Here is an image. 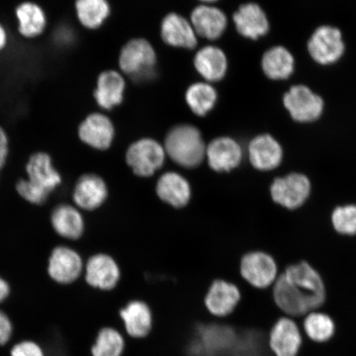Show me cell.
I'll use <instances>...</instances> for the list:
<instances>
[{
  "label": "cell",
  "mask_w": 356,
  "mask_h": 356,
  "mask_svg": "<svg viewBox=\"0 0 356 356\" xmlns=\"http://www.w3.org/2000/svg\"><path fill=\"white\" fill-rule=\"evenodd\" d=\"M16 16L19 22V30L26 38L38 37L47 26V19L42 8L37 3L24 2L16 8Z\"/></svg>",
  "instance_id": "cell-30"
},
{
  "label": "cell",
  "mask_w": 356,
  "mask_h": 356,
  "mask_svg": "<svg viewBox=\"0 0 356 356\" xmlns=\"http://www.w3.org/2000/svg\"><path fill=\"white\" fill-rule=\"evenodd\" d=\"M241 300V293L235 284L216 280L207 293L204 304L216 317H226L232 314Z\"/></svg>",
  "instance_id": "cell-15"
},
{
  "label": "cell",
  "mask_w": 356,
  "mask_h": 356,
  "mask_svg": "<svg viewBox=\"0 0 356 356\" xmlns=\"http://www.w3.org/2000/svg\"><path fill=\"white\" fill-rule=\"evenodd\" d=\"M249 160L257 170L268 172L282 163L284 152L279 142L270 135L254 138L248 146Z\"/></svg>",
  "instance_id": "cell-12"
},
{
  "label": "cell",
  "mask_w": 356,
  "mask_h": 356,
  "mask_svg": "<svg viewBox=\"0 0 356 356\" xmlns=\"http://www.w3.org/2000/svg\"><path fill=\"white\" fill-rule=\"evenodd\" d=\"M53 228L62 237L77 239L83 232V220L80 213L68 204L57 207L51 216Z\"/></svg>",
  "instance_id": "cell-28"
},
{
  "label": "cell",
  "mask_w": 356,
  "mask_h": 356,
  "mask_svg": "<svg viewBox=\"0 0 356 356\" xmlns=\"http://www.w3.org/2000/svg\"><path fill=\"white\" fill-rule=\"evenodd\" d=\"M161 34L164 42L172 47L193 49L197 44L193 26L176 13L164 17Z\"/></svg>",
  "instance_id": "cell-21"
},
{
  "label": "cell",
  "mask_w": 356,
  "mask_h": 356,
  "mask_svg": "<svg viewBox=\"0 0 356 356\" xmlns=\"http://www.w3.org/2000/svg\"><path fill=\"white\" fill-rule=\"evenodd\" d=\"M155 62L154 48L144 39L129 42L123 47L119 60L123 72L138 80L152 76Z\"/></svg>",
  "instance_id": "cell-5"
},
{
  "label": "cell",
  "mask_w": 356,
  "mask_h": 356,
  "mask_svg": "<svg viewBox=\"0 0 356 356\" xmlns=\"http://www.w3.org/2000/svg\"><path fill=\"white\" fill-rule=\"evenodd\" d=\"M270 191L275 204L289 211H295L304 206L310 197L312 184L304 173L291 172L275 178Z\"/></svg>",
  "instance_id": "cell-4"
},
{
  "label": "cell",
  "mask_w": 356,
  "mask_h": 356,
  "mask_svg": "<svg viewBox=\"0 0 356 356\" xmlns=\"http://www.w3.org/2000/svg\"><path fill=\"white\" fill-rule=\"evenodd\" d=\"M29 180L17 182V191L28 202L42 204L61 182V177L53 168L50 156L38 152L30 158L26 164Z\"/></svg>",
  "instance_id": "cell-1"
},
{
  "label": "cell",
  "mask_w": 356,
  "mask_h": 356,
  "mask_svg": "<svg viewBox=\"0 0 356 356\" xmlns=\"http://www.w3.org/2000/svg\"><path fill=\"white\" fill-rule=\"evenodd\" d=\"M126 342L122 333L111 327H104L97 333L91 346L92 356H122Z\"/></svg>",
  "instance_id": "cell-31"
},
{
  "label": "cell",
  "mask_w": 356,
  "mask_h": 356,
  "mask_svg": "<svg viewBox=\"0 0 356 356\" xmlns=\"http://www.w3.org/2000/svg\"><path fill=\"white\" fill-rule=\"evenodd\" d=\"M200 1H202L204 3H213V2L218 1V0H200Z\"/></svg>",
  "instance_id": "cell-40"
},
{
  "label": "cell",
  "mask_w": 356,
  "mask_h": 356,
  "mask_svg": "<svg viewBox=\"0 0 356 356\" xmlns=\"http://www.w3.org/2000/svg\"><path fill=\"white\" fill-rule=\"evenodd\" d=\"M209 165L216 172H229L241 162V147L228 137L218 138L211 142L207 148Z\"/></svg>",
  "instance_id": "cell-17"
},
{
  "label": "cell",
  "mask_w": 356,
  "mask_h": 356,
  "mask_svg": "<svg viewBox=\"0 0 356 356\" xmlns=\"http://www.w3.org/2000/svg\"><path fill=\"white\" fill-rule=\"evenodd\" d=\"M194 64L200 74L209 81H219L227 70L225 53L216 47H207L195 55Z\"/></svg>",
  "instance_id": "cell-27"
},
{
  "label": "cell",
  "mask_w": 356,
  "mask_h": 356,
  "mask_svg": "<svg viewBox=\"0 0 356 356\" xmlns=\"http://www.w3.org/2000/svg\"><path fill=\"white\" fill-rule=\"evenodd\" d=\"M186 100L195 114L204 115L215 106L217 93L215 88L209 84L197 83L193 84L186 91Z\"/></svg>",
  "instance_id": "cell-33"
},
{
  "label": "cell",
  "mask_w": 356,
  "mask_h": 356,
  "mask_svg": "<svg viewBox=\"0 0 356 356\" xmlns=\"http://www.w3.org/2000/svg\"><path fill=\"white\" fill-rule=\"evenodd\" d=\"M234 21L238 32L245 38L257 40L269 31V22L266 13L255 3L240 6L234 13Z\"/></svg>",
  "instance_id": "cell-20"
},
{
  "label": "cell",
  "mask_w": 356,
  "mask_h": 356,
  "mask_svg": "<svg viewBox=\"0 0 356 356\" xmlns=\"http://www.w3.org/2000/svg\"><path fill=\"white\" fill-rule=\"evenodd\" d=\"M195 32L209 40L219 38L224 33L227 17L224 13L215 7L200 6L191 13Z\"/></svg>",
  "instance_id": "cell-23"
},
{
  "label": "cell",
  "mask_w": 356,
  "mask_h": 356,
  "mask_svg": "<svg viewBox=\"0 0 356 356\" xmlns=\"http://www.w3.org/2000/svg\"><path fill=\"white\" fill-rule=\"evenodd\" d=\"M119 279V267L111 257L99 254L89 259L86 273L89 286L102 291H111L117 286Z\"/></svg>",
  "instance_id": "cell-19"
},
{
  "label": "cell",
  "mask_w": 356,
  "mask_h": 356,
  "mask_svg": "<svg viewBox=\"0 0 356 356\" xmlns=\"http://www.w3.org/2000/svg\"><path fill=\"white\" fill-rule=\"evenodd\" d=\"M156 191L164 202L176 208L186 206L191 198L188 181L176 172H167L160 177Z\"/></svg>",
  "instance_id": "cell-25"
},
{
  "label": "cell",
  "mask_w": 356,
  "mask_h": 356,
  "mask_svg": "<svg viewBox=\"0 0 356 356\" xmlns=\"http://www.w3.org/2000/svg\"><path fill=\"white\" fill-rule=\"evenodd\" d=\"M241 274L252 286L264 289L273 286L277 280L278 267L268 253L252 252L243 257Z\"/></svg>",
  "instance_id": "cell-10"
},
{
  "label": "cell",
  "mask_w": 356,
  "mask_h": 356,
  "mask_svg": "<svg viewBox=\"0 0 356 356\" xmlns=\"http://www.w3.org/2000/svg\"><path fill=\"white\" fill-rule=\"evenodd\" d=\"M15 335V324L6 312L0 309V347L6 346Z\"/></svg>",
  "instance_id": "cell-36"
},
{
  "label": "cell",
  "mask_w": 356,
  "mask_h": 356,
  "mask_svg": "<svg viewBox=\"0 0 356 356\" xmlns=\"http://www.w3.org/2000/svg\"><path fill=\"white\" fill-rule=\"evenodd\" d=\"M8 152V142L6 131L0 127V168L6 162Z\"/></svg>",
  "instance_id": "cell-37"
},
{
  "label": "cell",
  "mask_w": 356,
  "mask_h": 356,
  "mask_svg": "<svg viewBox=\"0 0 356 356\" xmlns=\"http://www.w3.org/2000/svg\"><path fill=\"white\" fill-rule=\"evenodd\" d=\"M194 349L199 356H217L229 353L238 340L234 329L222 325H204L197 332Z\"/></svg>",
  "instance_id": "cell-11"
},
{
  "label": "cell",
  "mask_w": 356,
  "mask_h": 356,
  "mask_svg": "<svg viewBox=\"0 0 356 356\" xmlns=\"http://www.w3.org/2000/svg\"><path fill=\"white\" fill-rule=\"evenodd\" d=\"M106 197L108 189L104 181L95 175L80 177L74 188V202L84 210L92 211L99 208Z\"/></svg>",
  "instance_id": "cell-22"
},
{
  "label": "cell",
  "mask_w": 356,
  "mask_h": 356,
  "mask_svg": "<svg viewBox=\"0 0 356 356\" xmlns=\"http://www.w3.org/2000/svg\"><path fill=\"white\" fill-rule=\"evenodd\" d=\"M284 104L298 122H312L322 115L323 100L305 86H293L284 96Z\"/></svg>",
  "instance_id": "cell-8"
},
{
  "label": "cell",
  "mask_w": 356,
  "mask_h": 356,
  "mask_svg": "<svg viewBox=\"0 0 356 356\" xmlns=\"http://www.w3.org/2000/svg\"><path fill=\"white\" fill-rule=\"evenodd\" d=\"M309 54L321 65L335 63L343 55L345 46L339 29L322 26L312 35L308 43Z\"/></svg>",
  "instance_id": "cell-9"
},
{
  "label": "cell",
  "mask_w": 356,
  "mask_h": 356,
  "mask_svg": "<svg viewBox=\"0 0 356 356\" xmlns=\"http://www.w3.org/2000/svg\"><path fill=\"white\" fill-rule=\"evenodd\" d=\"M165 152L157 141L151 139L138 140L127 153V162L134 172L140 177H150L163 166Z\"/></svg>",
  "instance_id": "cell-7"
},
{
  "label": "cell",
  "mask_w": 356,
  "mask_h": 356,
  "mask_svg": "<svg viewBox=\"0 0 356 356\" xmlns=\"http://www.w3.org/2000/svg\"><path fill=\"white\" fill-rule=\"evenodd\" d=\"M299 324L304 335L316 343H325L335 335V322L331 316L323 311L310 312Z\"/></svg>",
  "instance_id": "cell-26"
},
{
  "label": "cell",
  "mask_w": 356,
  "mask_h": 356,
  "mask_svg": "<svg viewBox=\"0 0 356 356\" xmlns=\"http://www.w3.org/2000/svg\"><path fill=\"white\" fill-rule=\"evenodd\" d=\"M267 341L274 356H298L304 333L296 319L282 316L270 327Z\"/></svg>",
  "instance_id": "cell-6"
},
{
  "label": "cell",
  "mask_w": 356,
  "mask_h": 356,
  "mask_svg": "<svg viewBox=\"0 0 356 356\" xmlns=\"http://www.w3.org/2000/svg\"><path fill=\"white\" fill-rule=\"evenodd\" d=\"M293 57L287 49L275 47L262 57L261 66L265 74L271 79H286L293 71Z\"/></svg>",
  "instance_id": "cell-29"
},
{
  "label": "cell",
  "mask_w": 356,
  "mask_h": 356,
  "mask_svg": "<svg viewBox=\"0 0 356 356\" xmlns=\"http://www.w3.org/2000/svg\"><path fill=\"white\" fill-rule=\"evenodd\" d=\"M82 260L76 252L65 247H58L51 253L48 273L59 284H71L82 270Z\"/></svg>",
  "instance_id": "cell-14"
},
{
  "label": "cell",
  "mask_w": 356,
  "mask_h": 356,
  "mask_svg": "<svg viewBox=\"0 0 356 356\" xmlns=\"http://www.w3.org/2000/svg\"><path fill=\"white\" fill-rule=\"evenodd\" d=\"M75 10L79 22L89 29L99 28L110 13L106 0H76Z\"/></svg>",
  "instance_id": "cell-32"
},
{
  "label": "cell",
  "mask_w": 356,
  "mask_h": 356,
  "mask_svg": "<svg viewBox=\"0 0 356 356\" xmlns=\"http://www.w3.org/2000/svg\"><path fill=\"white\" fill-rule=\"evenodd\" d=\"M333 229L341 235H356V204L337 207L331 215Z\"/></svg>",
  "instance_id": "cell-34"
},
{
  "label": "cell",
  "mask_w": 356,
  "mask_h": 356,
  "mask_svg": "<svg viewBox=\"0 0 356 356\" xmlns=\"http://www.w3.org/2000/svg\"><path fill=\"white\" fill-rule=\"evenodd\" d=\"M165 149L173 161L188 168L199 166L207 152L202 135L190 124L173 128L166 137Z\"/></svg>",
  "instance_id": "cell-2"
},
{
  "label": "cell",
  "mask_w": 356,
  "mask_h": 356,
  "mask_svg": "<svg viewBox=\"0 0 356 356\" xmlns=\"http://www.w3.org/2000/svg\"><path fill=\"white\" fill-rule=\"evenodd\" d=\"M7 44V33L3 26L0 24V51L6 47Z\"/></svg>",
  "instance_id": "cell-39"
},
{
  "label": "cell",
  "mask_w": 356,
  "mask_h": 356,
  "mask_svg": "<svg viewBox=\"0 0 356 356\" xmlns=\"http://www.w3.org/2000/svg\"><path fill=\"white\" fill-rule=\"evenodd\" d=\"M10 293V287L8 284L0 277V304L6 301Z\"/></svg>",
  "instance_id": "cell-38"
},
{
  "label": "cell",
  "mask_w": 356,
  "mask_h": 356,
  "mask_svg": "<svg viewBox=\"0 0 356 356\" xmlns=\"http://www.w3.org/2000/svg\"><path fill=\"white\" fill-rule=\"evenodd\" d=\"M79 136L80 140L92 148L108 149L113 140V124L105 115L90 114L80 124Z\"/></svg>",
  "instance_id": "cell-16"
},
{
  "label": "cell",
  "mask_w": 356,
  "mask_h": 356,
  "mask_svg": "<svg viewBox=\"0 0 356 356\" xmlns=\"http://www.w3.org/2000/svg\"><path fill=\"white\" fill-rule=\"evenodd\" d=\"M124 79L117 71L102 72L97 79L95 97L102 108L110 110L122 102L124 90Z\"/></svg>",
  "instance_id": "cell-24"
},
{
  "label": "cell",
  "mask_w": 356,
  "mask_h": 356,
  "mask_svg": "<svg viewBox=\"0 0 356 356\" xmlns=\"http://www.w3.org/2000/svg\"><path fill=\"white\" fill-rule=\"evenodd\" d=\"M124 327L129 336L136 339L149 335L153 327V314L148 305L140 300H133L120 310Z\"/></svg>",
  "instance_id": "cell-18"
},
{
  "label": "cell",
  "mask_w": 356,
  "mask_h": 356,
  "mask_svg": "<svg viewBox=\"0 0 356 356\" xmlns=\"http://www.w3.org/2000/svg\"><path fill=\"white\" fill-rule=\"evenodd\" d=\"M274 304L284 316L293 319H301L310 313L318 311L323 306L301 287L280 275L273 289Z\"/></svg>",
  "instance_id": "cell-3"
},
{
  "label": "cell",
  "mask_w": 356,
  "mask_h": 356,
  "mask_svg": "<svg viewBox=\"0 0 356 356\" xmlns=\"http://www.w3.org/2000/svg\"><path fill=\"white\" fill-rule=\"evenodd\" d=\"M289 282L297 284L323 305L327 302L326 284L322 275L309 262L301 261L286 267L282 273Z\"/></svg>",
  "instance_id": "cell-13"
},
{
  "label": "cell",
  "mask_w": 356,
  "mask_h": 356,
  "mask_svg": "<svg viewBox=\"0 0 356 356\" xmlns=\"http://www.w3.org/2000/svg\"><path fill=\"white\" fill-rule=\"evenodd\" d=\"M10 356H47V351L38 341L24 339L17 342L10 350Z\"/></svg>",
  "instance_id": "cell-35"
}]
</instances>
